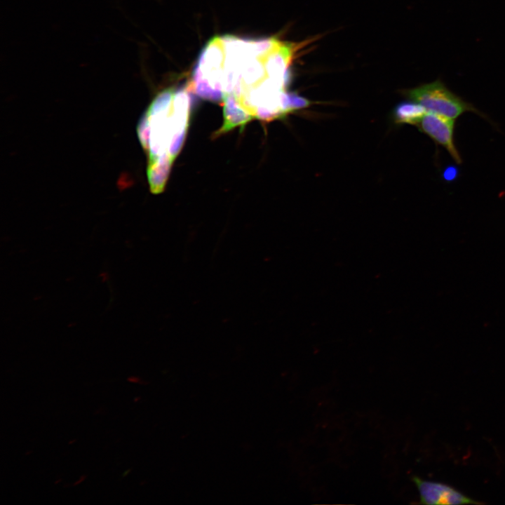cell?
<instances>
[{
    "mask_svg": "<svg viewBox=\"0 0 505 505\" xmlns=\"http://www.w3.org/2000/svg\"><path fill=\"white\" fill-rule=\"evenodd\" d=\"M293 50L276 38L216 36L201 51L191 88L224 105L222 132L252 119H271L292 112L286 92Z\"/></svg>",
    "mask_w": 505,
    "mask_h": 505,
    "instance_id": "cell-1",
    "label": "cell"
},
{
    "mask_svg": "<svg viewBox=\"0 0 505 505\" xmlns=\"http://www.w3.org/2000/svg\"><path fill=\"white\" fill-rule=\"evenodd\" d=\"M189 107L187 90L167 89L153 100L138 123L137 136L147 156V177L153 193L163 190L184 142Z\"/></svg>",
    "mask_w": 505,
    "mask_h": 505,
    "instance_id": "cell-2",
    "label": "cell"
},
{
    "mask_svg": "<svg viewBox=\"0 0 505 505\" xmlns=\"http://www.w3.org/2000/svg\"><path fill=\"white\" fill-rule=\"evenodd\" d=\"M406 95L428 112L456 119L464 112H471L487 119L486 115L449 90L440 79L408 90Z\"/></svg>",
    "mask_w": 505,
    "mask_h": 505,
    "instance_id": "cell-3",
    "label": "cell"
},
{
    "mask_svg": "<svg viewBox=\"0 0 505 505\" xmlns=\"http://www.w3.org/2000/svg\"><path fill=\"white\" fill-rule=\"evenodd\" d=\"M417 126L420 131L429 136L436 144L443 147L456 163H462L454 139L455 119L427 112Z\"/></svg>",
    "mask_w": 505,
    "mask_h": 505,
    "instance_id": "cell-4",
    "label": "cell"
},
{
    "mask_svg": "<svg viewBox=\"0 0 505 505\" xmlns=\"http://www.w3.org/2000/svg\"><path fill=\"white\" fill-rule=\"evenodd\" d=\"M412 480L419 491L420 503L423 504H483L443 483L424 480L418 476H413Z\"/></svg>",
    "mask_w": 505,
    "mask_h": 505,
    "instance_id": "cell-5",
    "label": "cell"
},
{
    "mask_svg": "<svg viewBox=\"0 0 505 505\" xmlns=\"http://www.w3.org/2000/svg\"><path fill=\"white\" fill-rule=\"evenodd\" d=\"M428 112L414 101L403 102L394 109L393 116L398 123L417 125Z\"/></svg>",
    "mask_w": 505,
    "mask_h": 505,
    "instance_id": "cell-6",
    "label": "cell"
},
{
    "mask_svg": "<svg viewBox=\"0 0 505 505\" xmlns=\"http://www.w3.org/2000/svg\"><path fill=\"white\" fill-rule=\"evenodd\" d=\"M459 170L458 168L453 165H449L443 169V178L445 181L452 182L459 176Z\"/></svg>",
    "mask_w": 505,
    "mask_h": 505,
    "instance_id": "cell-7",
    "label": "cell"
}]
</instances>
